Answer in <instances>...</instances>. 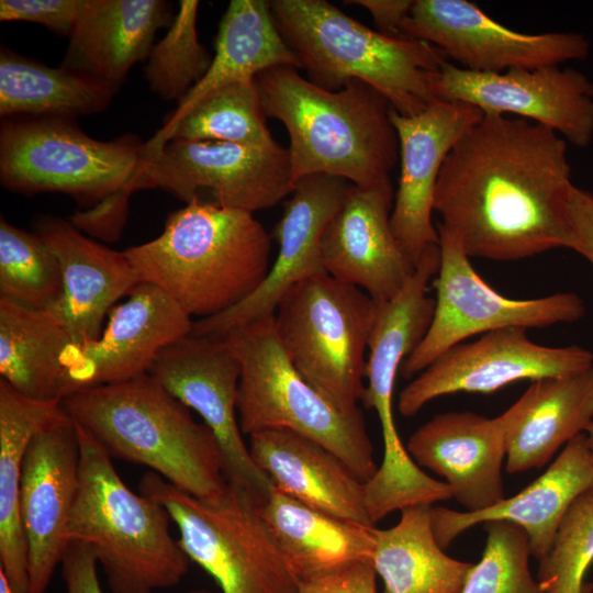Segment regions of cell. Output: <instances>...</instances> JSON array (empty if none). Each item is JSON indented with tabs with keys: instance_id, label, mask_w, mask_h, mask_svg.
Segmentation results:
<instances>
[{
	"instance_id": "obj_20",
	"label": "cell",
	"mask_w": 593,
	"mask_h": 593,
	"mask_svg": "<svg viewBox=\"0 0 593 593\" xmlns=\"http://www.w3.org/2000/svg\"><path fill=\"white\" fill-rule=\"evenodd\" d=\"M193 321L157 287L141 282L112 309L98 339L72 345L65 357L70 394L146 374L167 346L189 336Z\"/></svg>"
},
{
	"instance_id": "obj_2",
	"label": "cell",
	"mask_w": 593,
	"mask_h": 593,
	"mask_svg": "<svg viewBox=\"0 0 593 593\" xmlns=\"http://www.w3.org/2000/svg\"><path fill=\"white\" fill-rule=\"evenodd\" d=\"M255 81L267 118L289 134L294 183L324 174L362 189L393 188L399 139L392 108L379 91L360 80L329 91L289 66L265 70Z\"/></svg>"
},
{
	"instance_id": "obj_41",
	"label": "cell",
	"mask_w": 593,
	"mask_h": 593,
	"mask_svg": "<svg viewBox=\"0 0 593 593\" xmlns=\"http://www.w3.org/2000/svg\"><path fill=\"white\" fill-rule=\"evenodd\" d=\"M98 560L91 546L81 541H69L61 560V574L67 593H103L97 573ZM190 593H212L194 590Z\"/></svg>"
},
{
	"instance_id": "obj_17",
	"label": "cell",
	"mask_w": 593,
	"mask_h": 593,
	"mask_svg": "<svg viewBox=\"0 0 593 593\" xmlns=\"http://www.w3.org/2000/svg\"><path fill=\"white\" fill-rule=\"evenodd\" d=\"M351 186L345 179L324 174L298 180L276 225L278 256L262 283L230 310L193 321L190 335L223 338L235 328L272 316L282 296L296 283L326 275L322 236Z\"/></svg>"
},
{
	"instance_id": "obj_13",
	"label": "cell",
	"mask_w": 593,
	"mask_h": 593,
	"mask_svg": "<svg viewBox=\"0 0 593 593\" xmlns=\"http://www.w3.org/2000/svg\"><path fill=\"white\" fill-rule=\"evenodd\" d=\"M400 33L434 45L458 67L478 72L560 66L588 58L591 47L579 33L513 31L467 0H415Z\"/></svg>"
},
{
	"instance_id": "obj_11",
	"label": "cell",
	"mask_w": 593,
	"mask_h": 593,
	"mask_svg": "<svg viewBox=\"0 0 593 593\" xmlns=\"http://www.w3.org/2000/svg\"><path fill=\"white\" fill-rule=\"evenodd\" d=\"M437 231L440 262L434 277V317L419 346L401 365L404 378L417 376L444 351L474 335L506 327L573 323L585 315L583 300L573 292L527 300L502 295L477 273L461 247Z\"/></svg>"
},
{
	"instance_id": "obj_25",
	"label": "cell",
	"mask_w": 593,
	"mask_h": 593,
	"mask_svg": "<svg viewBox=\"0 0 593 593\" xmlns=\"http://www.w3.org/2000/svg\"><path fill=\"white\" fill-rule=\"evenodd\" d=\"M174 16L170 3L163 0H88L60 66L114 96L133 65L147 59L156 33Z\"/></svg>"
},
{
	"instance_id": "obj_6",
	"label": "cell",
	"mask_w": 593,
	"mask_h": 593,
	"mask_svg": "<svg viewBox=\"0 0 593 593\" xmlns=\"http://www.w3.org/2000/svg\"><path fill=\"white\" fill-rule=\"evenodd\" d=\"M75 426L80 468L68 541L91 546L112 593H153L177 585L190 559L171 537L168 511L158 501L134 493L104 450Z\"/></svg>"
},
{
	"instance_id": "obj_24",
	"label": "cell",
	"mask_w": 593,
	"mask_h": 593,
	"mask_svg": "<svg viewBox=\"0 0 593 593\" xmlns=\"http://www.w3.org/2000/svg\"><path fill=\"white\" fill-rule=\"evenodd\" d=\"M593 486V452L585 434L570 440L547 470L516 495L475 513L430 507L438 545L446 549L461 533L478 524L505 521L522 527L538 562L548 553L557 527L570 504Z\"/></svg>"
},
{
	"instance_id": "obj_37",
	"label": "cell",
	"mask_w": 593,
	"mask_h": 593,
	"mask_svg": "<svg viewBox=\"0 0 593 593\" xmlns=\"http://www.w3.org/2000/svg\"><path fill=\"white\" fill-rule=\"evenodd\" d=\"M199 4L197 0L179 2L168 31L147 57L145 80L150 91L164 101L180 102L211 65L213 56L198 37Z\"/></svg>"
},
{
	"instance_id": "obj_9",
	"label": "cell",
	"mask_w": 593,
	"mask_h": 593,
	"mask_svg": "<svg viewBox=\"0 0 593 593\" xmlns=\"http://www.w3.org/2000/svg\"><path fill=\"white\" fill-rule=\"evenodd\" d=\"M138 490L165 506L182 550L222 593H296L298 583L260 512L261 501L247 489L228 483L221 497L204 501L148 471Z\"/></svg>"
},
{
	"instance_id": "obj_43",
	"label": "cell",
	"mask_w": 593,
	"mask_h": 593,
	"mask_svg": "<svg viewBox=\"0 0 593 593\" xmlns=\"http://www.w3.org/2000/svg\"><path fill=\"white\" fill-rule=\"evenodd\" d=\"M567 248L573 249L593 266V193L575 186L569 199Z\"/></svg>"
},
{
	"instance_id": "obj_3",
	"label": "cell",
	"mask_w": 593,
	"mask_h": 593,
	"mask_svg": "<svg viewBox=\"0 0 593 593\" xmlns=\"http://www.w3.org/2000/svg\"><path fill=\"white\" fill-rule=\"evenodd\" d=\"M271 240L253 213L201 199L174 211L154 239L124 254L141 282L206 318L235 306L262 283Z\"/></svg>"
},
{
	"instance_id": "obj_7",
	"label": "cell",
	"mask_w": 593,
	"mask_h": 593,
	"mask_svg": "<svg viewBox=\"0 0 593 593\" xmlns=\"http://www.w3.org/2000/svg\"><path fill=\"white\" fill-rule=\"evenodd\" d=\"M240 363L237 416L243 434L284 428L336 455L362 482L376 471L373 446L361 411L343 412L294 368L268 316L223 337Z\"/></svg>"
},
{
	"instance_id": "obj_46",
	"label": "cell",
	"mask_w": 593,
	"mask_h": 593,
	"mask_svg": "<svg viewBox=\"0 0 593 593\" xmlns=\"http://www.w3.org/2000/svg\"><path fill=\"white\" fill-rule=\"evenodd\" d=\"M584 434H585V437H586V443H588L591 451L593 452V422L588 427V429L585 430Z\"/></svg>"
},
{
	"instance_id": "obj_38",
	"label": "cell",
	"mask_w": 593,
	"mask_h": 593,
	"mask_svg": "<svg viewBox=\"0 0 593 593\" xmlns=\"http://www.w3.org/2000/svg\"><path fill=\"white\" fill-rule=\"evenodd\" d=\"M485 546L473 563L460 593H544L529 569V539L526 532L510 522L482 524Z\"/></svg>"
},
{
	"instance_id": "obj_14",
	"label": "cell",
	"mask_w": 593,
	"mask_h": 593,
	"mask_svg": "<svg viewBox=\"0 0 593 593\" xmlns=\"http://www.w3.org/2000/svg\"><path fill=\"white\" fill-rule=\"evenodd\" d=\"M526 331L500 328L450 347L400 392V414L414 416L443 395L492 393L518 380L562 377L593 366L589 349L577 345L544 346L533 342Z\"/></svg>"
},
{
	"instance_id": "obj_27",
	"label": "cell",
	"mask_w": 593,
	"mask_h": 593,
	"mask_svg": "<svg viewBox=\"0 0 593 593\" xmlns=\"http://www.w3.org/2000/svg\"><path fill=\"white\" fill-rule=\"evenodd\" d=\"M501 417L508 473L547 465L593 422V366L577 373L534 380Z\"/></svg>"
},
{
	"instance_id": "obj_42",
	"label": "cell",
	"mask_w": 593,
	"mask_h": 593,
	"mask_svg": "<svg viewBox=\"0 0 593 593\" xmlns=\"http://www.w3.org/2000/svg\"><path fill=\"white\" fill-rule=\"evenodd\" d=\"M377 573L368 561L303 582L296 593H377Z\"/></svg>"
},
{
	"instance_id": "obj_40",
	"label": "cell",
	"mask_w": 593,
	"mask_h": 593,
	"mask_svg": "<svg viewBox=\"0 0 593 593\" xmlns=\"http://www.w3.org/2000/svg\"><path fill=\"white\" fill-rule=\"evenodd\" d=\"M88 0H1L0 21H22L45 26L69 37Z\"/></svg>"
},
{
	"instance_id": "obj_35",
	"label": "cell",
	"mask_w": 593,
	"mask_h": 593,
	"mask_svg": "<svg viewBox=\"0 0 593 593\" xmlns=\"http://www.w3.org/2000/svg\"><path fill=\"white\" fill-rule=\"evenodd\" d=\"M255 78L227 85L202 99L164 139L215 141L253 147H271L273 139L266 124ZM161 147V148H163Z\"/></svg>"
},
{
	"instance_id": "obj_22",
	"label": "cell",
	"mask_w": 593,
	"mask_h": 593,
	"mask_svg": "<svg viewBox=\"0 0 593 593\" xmlns=\"http://www.w3.org/2000/svg\"><path fill=\"white\" fill-rule=\"evenodd\" d=\"M393 200V188L353 184L321 240L326 273L360 288L374 301L395 295L415 269L390 225Z\"/></svg>"
},
{
	"instance_id": "obj_21",
	"label": "cell",
	"mask_w": 593,
	"mask_h": 593,
	"mask_svg": "<svg viewBox=\"0 0 593 593\" xmlns=\"http://www.w3.org/2000/svg\"><path fill=\"white\" fill-rule=\"evenodd\" d=\"M406 450L418 467L446 480L465 512L484 511L505 499L501 415L490 418L470 411L435 415L410 436Z\"/></svg>"
},
{
	"instance_id": "obj_31",
	"label": "cell",
	"mask_w": 593,
	"mask_h": 593,
	"mask_svg": "<svg viewBox=\"0 0 593 593\" xmlns=\"http://www.w3.org/2000/svg\"><path fill=\"white\" fill-rule=\"evenodd\" d=\"M439 246L428 250L402 289L392 298L376 302L368 342L369 355L361 399L365 407L393 404V390L402 362L419 346L433 322L435 299L427 295L428 283L438 271Z\"/></svg>"
},
{
	"instance_id": "obj_47",
	"label": "cell",
	"mask_w": 593,
	"mask_h": 593,
	"mask_svg": "<svg viewBox=\"0 0 593 593\" xmlns=\"http://www.w3.org/2000/svg\"><path fill=\"white\" fill-rule=\"evenodd\" d=\"M581 593H593V582H584Z\"/></svg>"
},
{
	"instance_id": "obj_44",
	"label": "cell",
	"mask_w": 593,
	"mask_h": 593,
	"mask_svg": "<svg viewBox=\"0 0 593 593\" xmlns=\"http://www.w3.org/2000/svg\"><path fill=\"white\" fill-rule=\"evenodd\" d=\"M412 0H346L347 4H355L367 9L379 32L389 36H402L401 25L407 16Z\"/></svg>"
},
{
	"instance_id": "obj_30",
	"label": "cell",
	"mask_w": 593,
	"mask_h": 593,
	"mask_svg": "<svg viewBox=\"0 0 593 593\" xmlns=\"http://www.w3.org/2000/svg\"><path fill=\"white\" fill-rule=\"evenodd\" d=\"M66 415L61 402L31 399L0 379V570L14 593H29L27 548L20 517L24 456L38 432Z\"/></svg>"
},
{
	"instance_id": "obj_34",
	"label": "cell",
	"mask_w": 593,
	"mask_h": 593,
	"mask_svg": "<svg viewBox=\"0 0 593 593\" xmlns=\"http://www.w3.org/2000/svg\"><path fill=\"white\" fill-rule=\"evenodd\" d=\"M113 94L63 66L49 67L1 45L0 115L75 120L104 111Z\"/></svg>"
},
{
	"instance_id": "obj_32",
	"label": "cell",
	"mask_w": 593,
	"mask_h": 593,
	"mask_svg": "<svg viewBox=\"0 0 593 593\" xmlns=\"http://www.w3.org/2000/svg\"><path fill=\"white\" fill-rule=\"evenodd\" d=\"M72 345L51 311L0 296V379L16 391L61 402L70 394L65 357Z\"/></svg>"
},
{
	"instance_id": "obj_36",
	"label": "cell",
	"mask_w": 593,
	"mask_h": 593,
	"mask_svg": "<svg viewBox=\"0 0 593 593\" xmlns=\"http://www.w3.org/2000/svg\"><path fill=\"white\" fill-rule=\"evenodd\" d=\"M59 261L35 232L0 217V296L20 304L49 310L60 299Z\"/></svg>"
},
{
	"instance_id": "obj_10",
	"label": "cell",
	"mask_w": 593,
	"mask_h": 593,
	"mask_svg": "<svg viewBox=\"0 0 593 593\" xmlns=\"http://www.w3.org/2000/svg\"><path fill=\"white\" fill-rule=\"evenodd\" d=\"M376 302L358 287L321 275L293 286L273 314L299 373L343 412L358 410Z\"/></svg>"
},
{
	"instance_id": "obj_33",
	"label": "cell",
	"mask_w": 593,
	"mask_h": 593,
	"mask_svg": "<svg viewBox=\"0 0 593 593\" xmlns=\"http://www.w3.org/2000/svg\"><path fill=\"white\" fill-rule=\"evenodd\" d=\"M430 507H406L394 526L374 528L370 563L383 581V593H460L473 563L444 552L433 532Z\"/></svg>"
},
{
	"instance_id": "obj_16",
	"label": "cell",
	"mask_w": 593,
	"mask_h": 593,
	"mask_svg": "<svg viewBox=\"0 0 593 593\" xmlns=\"http://www.w3.org/2000/svg\"><path fill=\"white\" fill-rule=\"evenodd\" d=\"M436 100L460 101L556 131L575 147L593 138V82L560 66L478 72L445 61L434 81Z\"/></svg>"
},
{
	"instance_id": "obj_26",
	"label": "cell",
	"mask_w": 593,
	"mask_h": 593,
	"mask_svg": "<svg viewBox=\"0 0 593 593\" xmlns=\"http://www.w3.org/2000/svg\"><path fill=\"white\" fill-rule=\"evenodd\" d=\"M248 449L282 493L340 519L376 527L366 507L365 482L321 444L273 428L251 434Z\"/></svg>"
},
{
	"instance_id": "obj_18",
	"label": "cell",
	"mask_w": 593,
	"mask_h": 593,
	"mask_svg": "<svg viewBox=\"0 0 593 593\" xmlns=\"http://www.w3.org/2000/svg\"><path fill=\"white\" fill-rule=\"evenodd\" d=\"M483 113L472 104L446 100H435L415 116H403L391 109L401 172L390 225L413 268L428 250L439 246V233L433 224L432 212L443 164Z\"/></svg>"
},
{
	"instance_id": "obj_23",
	"label": "cell",
	"mask_w": 593,
	"mask_h": 593,
	"mask_svg": "<svg viewBox=\"0 0 593 593\" xmlns=\"http://www.w3.org/2000/svg\"><path fill=\"white\" fill-rule=\"evenodd\" d=\"M34 227L61 271L63 293L48 311L76 347L98 339L112 306L141 283L133 265L124 251L97 243L61 217L41 215Z\"/></svg>"
},
{
	"instance_id": "obj_39",
	"label": "cell",
	"mask_w": 593,
	"mask_h": 593,
	"mask_svg": "<svg viewBox=\"0 0 593 593\" xmlns=\"http://www.w3.org/2000/svg\"><path fill=\"white\" fill-rule=\"evenodd\" d=\"M593 562V486L563 514L551 547L539 561L537 581L544 593H581Z\"/></svg>"
},
{
	"instance_id": "obj_15",
	"label": "cell",
	"mask_w": 593,
	"mask_h": 593,
	"mask_svg": "<svg viewBox=\"0 0 593 593\" xmlns=\"http://www.w3.org/2000/svg\"><path fill=\"white\" fill-rule=\"evenodd\" d=\"M213 432L228 483L240 485L261 502L273 484L254 462L237 416L240 363L224 338L189 335L165 347L147 372Z\"/></svg>"
},
{
	"instance_id": "obj_45",
	"label": "cell",
	"mask_w": 593,
	"mask_h": 593,
	"mask_svg": "<svg viewBox=\"0 0 593 593\" xmlns=\"http://www.w3.org/2000/svg\"><path fill=\"white\" fill-rule=\"evenodd\" d=\"M0 593H14L2 570H0Z\"/></svg>"
},
{
	"instance_id": "obj_29",
	"label": "cell",
	"mask_w": 593,
	"mask_h": 593,
	"mask_svg": "<svg viewBox=\"0 0 593 593\" xmlns=\"http://www.w3.org/2000/svg\"><path fill=\"white\" fill-rule=\"evenodd\" d=\"M260 512L298 585L371 560L376 527L313 508L275 486Z\"/></svg>"
},
{
	"instance_id": "obj_12",
	"label": "cell",
	"mask_w": 593,
	"mask_h": 593,
	"mask_svg": "<svg viewBox=\"0 0 593 593\" xmlns=\"http://www.w3.org/2000/svg\"><path fill=\"white\" fill-rule=\"evenodd\" d=\"M159 188L189 203L209 191L216 204L249 213L269 209L294 188L288 148L170 139L148 160L142 190Z\"/></svg>"
},
{
	"instance_id": "obj_5",
	"label": "cell",
	"mask_w": 593,
	"mask_h": 593,
	"mask_svg": "<svg viewBox=\"0 0 593 593\" xmlns=\"http://www.w3.org/2000/svg\"><path fill=\"white\" fill-rule=\"evenodd\" d=\"M275 24L306 79L338 91L360 80L403 116L435 100L434 81L446 55L434 45L373 31L326 0H270Z\"/></svg>"
},
{
	"instance_id": "obj_28",
	"label": "cell",
	"mask_w": 593,
	"mask_h": 593,
	"mask_svg": "<svg viewBox=\"0 0 593 593\" xmlns=\"http://www.w3.org/2000/svg\"><path fill=\"white\" fill-rule=\"evenodd\" d=\"M281 66L301 68L275 24L268 1L232 0L220 22L215 54L208 71L177 103L164 125L145 142L148 157L158 154L169 131L206 96Z\"/></svg>"
},
{
	"instance_id": "obj_4",
	"label": "cell",
	"mask_w": 593,
	"mask_h": 593,
	"mask_svg": "<svg viewBox=\"0 0 593 593\" xmlns=\"http://www.w3.org/2000/svg\"><path fill=\"white\" fill-rule=\"evenodd\" d=\"M61 406L111 459L146 466L204 501L227 490L213 432L148 373L75 391Z\"/></svg>"
},
{
	"instance_id": "obj_19",
	"label": "cell",
	"mask_w": 593,
	"mask_h": 593,
	"mask_svg": "<svg viewBox=\"0 0 593 593\" xmlns=\"http://www.w3.org/2000/svg\"><path fill=\"white\" fill-rule=\"evenodd\" d=\"M79 468L78 433L68 414L38 432L27 446L20 517L27 548L29 593H44L65 556Z\"/></svg>"
},
{
	"instance_id": "obj_1",
	"label": "cell",
	"mask_w": 593,
	"mask_h": 593,
	"mask_svg": "<svg viewBox=\"0 0 593 593\" xmlns=\"http://www.w3.org/2000/svg\"><path fill=\"white\" fill-rule=\"evenodd\" d=\"M567 141L529 120L484 112L440 169L437 228L468 257L512 261L568 246Z\"/></svg>"
},
{
	"instance_id": "obj_8",
	"label": "cell",
	"mask_w": 593,
	"mask_h": 593,
	"mask_svg": "<svg viewBox=\"0 0 593 593\" xmlns=\"http://www.w3.org/2000/svg\"><path fill=\"white\" fill-rule=\"evenodd\" d=\"M147 165L146 144L134 134L98 141L60 118H4L0 125V182L15 193L60 192L88 209L142 190Z\"/></svg>"
}]
</instances>
